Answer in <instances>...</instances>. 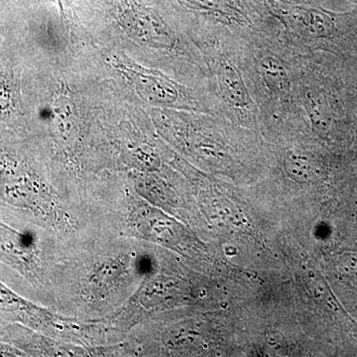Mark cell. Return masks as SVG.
<instances>
[{"label": "cell", "mask_w": 357, "mask_h": 357, "mask_svg": "<svg viewBox=\"0 0 357 357\" xmlns=\"http://www.w3.org/2000/svg\"><path fill=\"white\" fill-rule=\"evenodd\" d=\"M236 38L246 84L259 110L260 130L273 136L306 119L298 98L302 54L289 43L281 26Z\"/></svg>", "instance_id": "obj_1"}, {"label": "cell", "mask_w": 357, "mask_h": 357, "mask_svg": "<svg viewBox=\"0 0 357 357\" xmlns=\"http://www.w3.org/2000/svg\"><path fill=\"white\" fill-rule=\"evenodd\" d=\"M298 98L312 135L326 144L356 136L357 66L332 54H302Z\"/></svg>", "instance_id": "obj_2"}, {"label": "cell", "mask_w": 357, "mask_h": 357, "mask_svg": "<svg viewBox=\"0 0 357 357\" xmlns=\"http://www.w3.org/2000/svg\"><path fill=\"white\" fill-rule=\"evenodd\" d=\"M301 54L323 52L357 66V9L335 13L321 0H262Z\"/></svg>", "instance_id": "obj_3"}, {"label": "cell", "mask_w": 357, "mask_h": 357, "mask_svg": "<svg viewBox=\"0 0 357 357\" xmlns=\"http://www.w3.org/2000/svg\"><path fill=\"white\" fill-rule=\"evenodd\" d=\"M199 46L206 60L215 114L244 128L260 130L259 110L246 84L236 35L222 26L204 22Z\"/></svg>", "instance_id": "obj_4"}, {"label": "cell", "mask_w": 357, "mask_h": 357, "mask_svg": "<svg viewBox=\"0 0 357 357\" xmlns=\"http://www.w3.org/2000/svg\"><path fill=\"white\" fill-rule=\"evenodd\" d=\"M201 13L204 22L222 26L238 37L251 36L278 25L262 0H178Z\"/></svg>", "instance_id": "obj_5"}, {"label": "cell", "mask_w": 357, "mask_h": 357, "mask_svg": "<svg viewBox=\"0 0 357 357\" xmlns=\"http://www.w3.org/2000/svg\"><path fill=\"white\" fill-rule=\"evenodd\" d=\"M0 261L13 268L32 285H41L43 266L38 241L32 230L17 229L0 220Z\"/></svg>", "instance_id": "obj_6"}, {"label": "cell", "mask_w": 357, "mask_h": 357, "mask_svg": "<svg viewBox=\"0 0 357 357\" xmlns=\"http://www.w3.org/2000/svg\"><path fill=\"white\" fill-rule=\"evenodd\" d=\"M13 102L10 88L6 77L0 76V112H6Z\"/></svg>", "instance_id": "obj_7"}, {"label": "cell", "mask_w": 357, "mask_h": 357, "mask_svg": "<svg viewBox=\"0 0 357 357\" xmlns=\"http://www.w3.org/2000/svg\"><path fill=\"white\" fill-rule=\"evenodd\" d=\"M347 1L351 2V3L356 4L357 6V0H347Z\"/></svg>", "instance_id": "obj_8"}]
</instances>
